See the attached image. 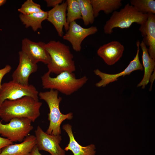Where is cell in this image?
Returning a JSON list of instances; mask_svg holds the SVG:
<instances>
[{"label":"cell","instance_id":"cell-1","mask_svg":"<svg viewBox=\"0 0 155 155\" xmlns=\"http://www.w3.org/2000/svg\"><path fill=\"white\" fill-rule=\"evenodd\" d=\"M42 104L28 96L15 100H6L0 106V117L6 122L15 118H26L34 122L40 115Z\"/></svg>","mask_w":155,"mask_h":155},{"label":"cell","instance_id":"cell-2","mask_svg":"<svg viewBox=\"0 0 155 155\" xmlns=\"http://www.w3.org/2000/svg\"><path fill=\"white\" fill-rule=\"evenodd\" d=\"M45 48L51 58L47 66L51 73L57 75L64 71H75L73 56L69 46L60 41L52 40L46 43Z\"/></svg>","mask_w":155,"mask_h":155},{"label":"cell","instance_id":"cell-3","mask_svg":"<svg viewBox=\"0 0 155 155\" xmlns=\"http://www.w3.org/2000/svg\"><path fill=\"white\" fill-rule=\"evenodd\" d=\"M49 71L41 77L42 85L44 89L56 90L66 95H70L77 91L87 82L88 78L84 76L77 78L73 72L64 71L51 77Z\"/></svg>","mask_w":155,"mask_h":155},{"label":"cell","instance_id":"cell-4","mask_svg":"<svg viewBox=\"0 0 155 155\" xmlns=\"http://www.w3.org/2000/svg\"><path fill=\"white\" fill-rule=\"evenodd\" d=\"M59 92L56 90L51 89L38 93L40 98L46 102L49 109L48 119L50 123L46 132L50 135L61 134L60 125L66 119L71 120L73 117V114L71 112L64 114L60 111L59 105L62 98L58 96Z\"/></svg>","mask_w":155,"mask_h":155},{"label":"cell","instance_id":"cell-5","mask_svg":"<svg viewBox=\"0 0 155 155\" xmlns=\"http://www.w3.org/2000/svg\"><path fill=\"white\" fill-rule=\"evenodd\" d=\"M147 14H143L137 11L132 5L127 3L119 11H113L109 19L104 26V33L111 34L115 28H128L135 23L140 25L146 21Z\"/></svg>","mask_w":155,"mask_h":155},{"label":"cell","instance_id":"cell-6","mask_svg":"<svg viewBox=\"0 0 155 155\" xmlns=\"http://www.w3.org/2000/svg\"><path fill=\"white\" fill-rule=\"evenodd\" d=\"M32 122L26 118H14L5 124L0 121V134L13 142H21L33 129Z\"/></svg>","mask_w":155,"mask_h":155},{"label":"cell","instance_id":"cell-7","mask_svg":"<svg viewBox=\"0 0 155 155\" xmlns=\"http://www.w3.org/2000/svg\"><path fill=\"white\" fill-rule=\"evenodd\" d=\"M39 92L32 85H23L13 80L1 84L0 89V106L5 100H13L26 96L39 101Z\"/></svg>","mask_w":155,"mask_h":155},{"label":"cell","instance_id":"cell-8","mask_svg":"<svg viewBox=\"0 0 155 155\" xmlns=\"http://www.w3.org/2000/svg\"><path fill=\"white\" fill-rule=\"evenodd\" d=\"M36 145L39 150L49 152L51 155H65V150L59 145L62 140L60 135H54L44 132L39 126L35 131Z\"/></svg>","mask_w":155,"mask_h":155},{"label":"cell","instance_id":"cell-9","mask_svg":"<svg viewBox=\"0 0 155 155\" xmlns=\"http://www.w3.org/2000/svg\"><path fill=\"white\" fill-rule=\"evenodd\" d=\"M98 30L95 26L84 28L74 21L69 24L68 29L63 37L71 44L74 51L80 52L81 50V44L84 40L88 36L96 33Z\"/></svg>","mask_w":155,"mask_h":155},{"label":"cell","instance_id":"cell-10","mask_svg":"<svg viewBox=\"0 0 155 155\" xmlns=\"http://www.w3.org/2000/svg\"><path fill=\"white\" fill-rule=\"evenodd\" d=\"M140 43L139 41H137V50L136 55L133 59L130 62L127 67L122 71L115 74H109L103 72L98 69L94 70V73L101 79L100 81L96 84V86L98 87H104L109 83L117 81L118 78L120 76L129 75L132 72L135 70H143L144 68L139 58Z\"/></svg>","mask_w":155,"mask_h":155},{"label":"cell","instance_id":"cell-11","mask_svg":"<svg viewBox=\"0 0 155 155\" xmlns=\"http://www.w3.org/2000/svg\"><path fill=\"white\" fill-rule=\"evenodd\" d=\"M46 43L42 42H36L28 38L23 39L22 51L34 63L41 62L47 65L51 61L50 57L46 50Z\"/></svg>","mask_w":155,"mask_h":155},{"label":"cell","instance_id":"cell-12","mask_svg":"<svg viewBox=\"0 0 155 155\" xmlns=\"http://www.w3.org/2000/svg\"><path fill=\"white\" fill-rule=\"evenodd\" d=\"M18 54L19 64L12 74V80L22 85H29L30 76L37 71L38 65L22 51H19Z\"/></svg>","mask_w":155,"mask_h":155},{"label":"cell","instance_id":"cell-13","mask_svg":"<svg viewBox=\"0 0 155 155\" xmlns=\"http://www.w3.org/2000/svg\"><path fill=\"white\" fill-rule=\"evenodd\" d=\"M147 15L146 20L140 25L139 30L143 37L142 41L148 46L150 56L155 60V15L149 13Z\"/></svg>","mask_w":155,"mask_h":155},{"label":"cell","instance_id":"cell-14","mask_svg":"<svg viewBox=\"0 0 155 155\" xmlns=\"http://www.w3.org/2000/svg\"><path fill=\"white\" fill-rule=\"evenodd\" d=\"M67 3L66 1L57 5L48 11L47 20L54 26L58 35L63 37V28L64 27L67 31L69 26L66 21V13Z\"/></svg>","mask_w":155,"mask_h":155},{"label":"cell","instance_id":"cell-15","mask_svg":"<svg viewBox=\"0 0 155 155\" xmlns=\"http://www.w3.org/2000/svg\"><path fill=\"white\" fill-rule=\"evenodd\" d=\"M124 50V46L119 42L113 41L100 46L97 54L107 64L111 65L120 60Z\"/></svg>","mask_w":155,"mask_h":155},{"label":"cell","instance_id":"cell-16","mask_svg":"<svg viewBox=\"0 0 155 155\" xmlns=\"http://www.w3.org/2000/svg\"><path fill=\"white\" fill-rule=\"evenodd\" d=\"M36 144L35 136H28L20 144H12L4 148L0 155H28Z\"/></svg>","mask_w":155,"mask_h":155},{"label":"cell","instance_id":"cell-17","mask_svg":"<svg viewBox=\"0 0 155 155\" xmlns=\"http://www.w3.org/2000/svg\"><path fill=\"white\" fill-rule=\"evenodd\" d=\"M63 129L67 134L69 138V142L64 150L71 151L73 155H95L96 148L93 144L83 146L76 141L72 130V126L69 124L63 125Z\"/></svg>","mask_w":155,"mask_h":155},{"label":"cell","instance_id":"cell-18","mask_svg":"<svg viewBox=\"0 0 155 155\" xmlns=\"http://www.w3.org/2000/svg\"><path fill=\"white\" fill-rule=\"evenodd\" d=\"M140 46L142 52V65L144 68V74L142 80L137 86H142V89H144L149 83L150 78L155 70V60L150 57L148 52V49L142 41L140 43Z\"/></svg>","mask_w":155,"mask_h":155},{"label":"cell","instance_id":"cell-19","mask_svg":"<svg viewBox=\"0 0 155 155\" xmlns=\"http://www.w3.org/2000/svg\"><path fill=\"white\" fill-rule=\"evenodd\" d=\"M90 2L95 18L98 16L101 11L108 14L116 11L122 5L121 0H90Z\"/></svg>","mask_w":155,"mask_h":155},{"label":"cell","instance_id":"cell-20","mask_svg":"<svg viewBox=\"0 0 155 155\" xmlns=\"http://www.w3.org/2000/svg\"><path fill=\"white\" fill-rule=\"evenodd\" d=\"M47 16L48 11H44L27 15L20 13L19 15L20 20L25 27H31L34 32L42 28V23L47 19Z\"/></svg>","mask_w":155,"mask_h":155},{"label":"cell","instance_id":"cell-21","mask_svg":"<svg viewBox=\"0 0 155 155\" xmlns=\"http://www.w3.org/2000/svg\"><path fill=\"white\" fill-rule=\"evenodd\" d=\"M80 8L82 19L84 25L93 24L95 18L90 0H78Z\"/></svg>","mask_w":155,"mask_h":155},{"label":"cell","instance_id":"cell-22","mask_svg":"<svg viewBox=\"0 0 155 155\" xmlns=\"http://www.w3.org/2000/svg\"><path fill=\"white\" fill-rule=\"evenodd\" d=\"M66 21L67 24L78 19H82L80 8L78 0H67Z\"/></svg>","mask_w":155,"mask_h":155},{"label":"cell","instance_id":"cell-23","mask_svg":"<svg viewBox=\"0 0 155 155\" xmlns=\"http://www.w3.org/2000/svg\"><path fill=\"white\" fill-rule=\"evenodd\" d=\"M131 5L143 14L155 13V1L154 0H131Z\"/></svg>","mask_w":155,"mask_h":155},{"label":"cell","instance_id":"cell-24","mask_svg":"<svg viewBox=\"0 0 155 155\" xmlns=\"http://www.w3.org/2000/svg\"><path fill=\"white\" fill-rule=\"evenodd\" d=\"M40 5L34 2L32 0H27L18 9L20 13L27 15L43 11Z\"/></svg>","mask_w":155,"mask_h":155},{"label":"cell","instance_id":"cell-25","mask_svg":"<svg viewBox=\"0 0 155 155\" xmlns=\"http://www.w3.org/2000/svg\"><path fill=\"white\" fill-rule=\"evenodd\" d=\"M12 68L9 65H5L4 67L0 69V89L1 85V82L3 77L7 73L9 72Z\"/></svg>","mask_w":155,"mask_h":155},{"label":"cell","instance_id":"cell-26","mask_svg":"<svg viewBox=\"0 0 155 155\" xmlns=\"http://www.w3.org/2000/svg\"><path fill=\"white\" fill-rule=\"evenodd\" d=\"M13 144V142L7 139L0 137V153L2 150L5 147Z\"/></svg>","mask_w":155,"mask_h":155},{"label":"cell","instance_id":"cell-27","mask_svg":"<svg viewBox=\"0 0 155 155\" xmlns=\"http://www.w3.org/2000/svg\"><path fill=\"white\" fill-rule=\"evenodd\" d=\"M63 0H45L48 7H53L57 5L61 4L63 2Z\"/></svg>","mask_w":155,"mask_h":155},{"label":"cell","instance_id":"cell-28","mask_svg":"<svg viewBox=\"0 0 155 155\" xmlns=\"http://www.w3.org/2000/svg\"><path fill=\"white\" fill-rule=\"evenodd\" d=\"M28 155H42L39 152V150L36 145Z\"/></svg>","mask_w":155,"mask_h":155},{"label":"cell","instance_id":"cell-29","mask_svg":"<svg viewBox=\"0 0 155 155\" xmlns=\"http://www.w3.org/2000/svg\"><path fill=\"white\" fill-rule=\"evenodd\" d=\"M153 71V72L152 73L149 79V82L150 81L151 83L150 88L149 90L150 91H151L152 90V85L155 78V70Z\"/></svg>","mask_w":155,"mask_h":155},{"label":"cell","instance_id":"cell-30","mask_svg":"<svg viewBox=\"0 0 155 155\" xmlns=\"http://www.w3.org/2000/svg\"><path fill=\"white\" fill-rule=\"evenodd\" d=\"M6 2V0H0V7L4 4Z\"/></svg>","mask_w":155,"mask_h":155}]
</instances>
